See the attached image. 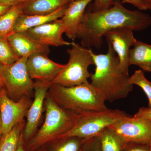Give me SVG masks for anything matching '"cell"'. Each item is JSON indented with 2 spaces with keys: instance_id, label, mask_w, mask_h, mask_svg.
Here are the masks:
<instances>
[{
  "instance_id": "cell-23",
  "label": "cell",
  "mask_w": 151,
  "mask_h": 151,
  "mask_svg": "<svg viewBox=\"0 0 151 151\" xmlns=\"http://www.w3.org/2000/svg\"><path fill=\"white\" fill-rule=\"evenodd\" d=\"M129 81L132 85H137L143 89L148 100V107L151 108V82L145 76L144 71L142 69L136 70L129 76Z\"/></svg>"
},
{
  "instance_id": "cell-37",
  "label": "cell",
  "mask_w": 151,
  "mask_h": 151,
  "mask_svg": "<svg viewBox=\"0 0 151 151\" xmlns=\"http://www.w3.org/2000/svg\"><path fill=\"white\" fill-rule=\"evenodd\" d=\"M4 87V86H0V93H1V91L2 89H3V87Z\"/></svg>"
},
{
  "instance_id": "cell-31",
  "label": "cell",
  "mask_w": 151,
  "mask_h": 151,
  "mask_svg": "<svg viewBox=\"0 0 151 151\" xmlns=\"http://www.w3.org/2000/svg\"><path fill=\"white\" fill-rule=\"evenodd\" d=\"M23 134H22L19 141L17 148L16 151H26L24 149L23 145Z\"/></svg>"
},
{
  "instance_id": "cell-24",
  "label": "cell",
  "mask_w": 151,
  "mask_h": 151,
  "mask_svg": "<svg viewBox=\"0 0 151 151\" xmlns=\"http://www.w3.org/2000/svg\"><path fill=\"white\" fill-rule=\"evenodd\" d=\"M86 139L76 137L60 139L62 142L60 143L54 151H80Z\"/></svg>"
},
{
  "instance_id": "cell-21",
  "label": "cell",
  "mask_w": 151,
  "mask_h": 151,
  "mask_svg": "<svg viewBox=\"0 0 151 151\" xmlns=\"http://www.w3.org/2000/svg\"><path fill=\"white\" fill-rule=\"evenodd\" d=\"M98 137L101 151H122L126 144L108 128L103 130Z\"/></svg>"
},
{
  "instance_id": "cell-26",
  "label": "cell",
  "mask_w": 151,
  "mask_h": 151,
  "mask_svg": "<svg viewBox=\"0 0 151 151\" xmlns=\"http://www.w3.org/2000/svg\"><path fill=\"white\" fill-rule=\"evenodd\" d=\"M122 151H151V143H126Z\"/></svg>"
},
{
  "instance_id": "cell-1",
  "label": "cell",
  "mask_w": 151,
  "mask_h": 151,
  "mask_svg": "<svg viewBox=\"0 0 151 151\" xmlns=\"http://www.w3.org/2000/svg\"><path fill=\"white\" fill-rule=\"evenodd\" d=\"M151 26V16L140 10L132 11L116 2L104 10L85 12L78 27L76 37L81 46L100 49L103 37L111 30L129 27L133 31L144 30Z\"/></svg>"
},
{
  "instance_id": "cell-11",
  "label": "cell",
  "mask_w": 151,
  "mask_h": 151,
  "mask_svg": "<svg viewBox=\"0 0 151 151\" xmlns=\"http://www.w3.org/2000/svg\"><path fill=\"white\" fill-rule=\"evenodd\" d=\"M133 31L129 27L118 28L107 32L104 36L119 57L122 69L127 74H129L130 47L134 46L137 40L134 36Z\"/></svg>"
},
{
  "instance_id": "cell-10",
  "label": "cell",
  "mask_w": 151,
  "mask_h": 151,
  "mask_svg": "<svg viewBox=\"0 0 151 151\" xmlns=\"http://www.w3.org/2000/svg\"><path fill=\"white\" fill-rule=\"evenodd\" d=\"M52 83L36 80L35 82V97L28 111L27 122L24 128V138L29 139L36 132L41 120L44 104L48 89Z\"/></svg>"
},
{
  "instance_id": "cell-34",
  "label": "cell",
  "mask_w": 151,
  "mask_h": 151,
  "mask_svg": "<svg viewBox=\"0 0 151 151\" xmlns=\"http://www.w3.org/2000/svg\"><path fill=\"white\" fill-rule=\"evenodd\" d=\"M1 126V113H0V140H1V136L2 135V134Z\"/></svg>"
},
{
  "instance_id": "cell-29",
  "label": "cell",
  "mask_w": 151,
  "mask_h": 151,
  "mask_svg": "<svg viewBox=\"0 0 151 151\" xmlns=\"http://www.w3.org/2000/svg\"><path fill=\"white\" fill-rule=\"evenodd\" d=\"M123 4H129L134 6L140 11H146L148 10L147 7L139 0H122Z\"/></svg>"
},
{
  "instance_id": "cell-2",
  "label": "cell",
  "mask_w": 151,
  "mask_h": 151,
  "mask_svg": "<svg viewBox=\"0 0 151 151\" xmlns=\"http://www.w3.org/2000/svg\"><path fill=\"white\" fill-rule=\"evenodd\" d=\"M107 42V53L97 55L92 51L95 69L90 75V84L105 101L113 102L127 97L133 90V85L129 82V74L120 66L119 57L112 45Z\"/></svg>"
},
{
  "instance_id": "cell-27",
  "label": "cell",
  "mask_w": 151,
  "mask_h": 151,
  "mask_svg": "<svg viewBox=\"0 0 151 151\" xmlns=\"http://www.w3.org/2000/svg\"><path fill=\"white\" fill-rule=\"evenodd\" d=\"M91 11L92 12H97L104 10L111 7L114 4L113 0H93Z\"/></svg>"
},
{
  "instance_id": "cell-9",
  "label": "cell",
  "mask_w": 151,
  "mask_h": 151,
  "mask_svg": "<svg viewBox=\"0 0 151 151\" xmlns=\"http://www.w3.org/2000/svg\"><path fill=\"white\" fill-rule=\"evenodd\" d=\"M32 103L30 96H24L15 102L9 98L4 89H2L0 93L2 134L9 133L17 124L24 120Z\"/></svg>"
},
{
  "instance_id": "cell-20",
  "label": "cell",
  "mask_w": 151,
  "mask_h": 151,
  "mask_svg": "<svg viewBox=\"0 0 151 151\" xmlns=\"http://www.w3.org/2000/svg\"><path fill=\"white\" fill-rule=\"evenodd\" d=\"M24 120L17 124L10 132L2 135L0 140V151H16L25 126Z\"/></svg>"
},
{
  "instance_id": "cell-13",
  "label": "cell",
  "mask_w": 151,
  "mask_h": 151,
  "mask_svg": "<svg viewBox=\"0 0 151 151\" xmlns=\"http://www.w3.org/2000/svg\"><path fill=\"white\" fill-rule=\"evenodd\" d=\"M24 32L34 40L44 45L55 47L71 45V42L63 38L65 28L61 19L30 29Z\"/></svg>"
},
{
  "instance_id": "cell-7",
  "label": "cell",
  "mask_w": 151,
  "mask_h": 151,
  "mask_svg": "<svg viewBox=\"0 0 151 151\" xmlns=\"http://www.w3.org/2000/svg\"><path fill=\"white\" fill-rule=\"evenodd\" d=\"M27 58H20L11 65H4L0 71L4 86L12 97L21 98L30 96L34 89L35 82L27 69Z\"/></svg>"
},
{
  "instance_id": "cell-18",
  "label": "cell",
  "mask_w": 151,
  "mask_h": 151,
  "mask_svg": "<svg viewBox=\"0 0 151 151\" xmlns=\"http://www.w3.org/2000/svg\"><path fill=\"white\" fill-rule=\"evenodd\" d=\"M133 47L129 53V65H137L151 73V45L137 40Z\"/></svg>"
},
{
  "instance_id": "cell-22",
  "label": "cell",
  "mask_w": 151,
  "mask_h": 151,
  "mask_svg": "<svg viewBox=\"0 0 151 151\" xmlns=\"http://www.w3.org/2000/svg\"><path fill=\"white\" fill-rule=\"evenodd\" d=\"M19 58L7 37L0 36V63L4 65H11L16 62Z\"/></svg>"
},
{
  "instance_id": "cell-19",
  "label": "cell",
  "mask_w": 151,
  "mask_h": 151,
  "mask_svg": "<svg viewBox=\"0 0 151 151\" xmlns=\"http://www.w3.org/2000/svg\"><path fill=\"white\" fill-rule=\"evenodd\" d=\"M22 13L21 8L19 4L11 7L0 15V36L7 37L14 32L17 19Z\"/></svg>"
},
{
  "instance_id": "cell-4",
  "label": "cell",
  "mask_w": 151,
  "mask_h": 151,
  "mask_svg": "<svg viewBox=\"0 0 151 151\" xmlns=\"http://www.w3.org/2000/svg\"><path fill=\"white\" fill-rule=\"evenodd\" d=\"M45 105L46 113L44 122L29 145L32 149L57 140L73 127L78 117L77 113L61 108L47 93Z\"/></svg>"
},
{
  "instance_id": "cell-8",
  "label": "cell",
  "mask_w": 151,
  "mask_h": 151,
  "mask_svg": "<svg viewBox=\"0 0 151 151\" xmlns=\"http://www.w3.org/2000/svg\"><path fill=\"white\" fill-rule=\"evenodd\" d=\"M125 143H151V121L130 116L109 126Z\"/></svg>"
},
{
  "instance_id": "cell-3",
  "label": "cell",
  "mask_w": 151,
  "mask_h": 151,
  "mask_svg": "<svg viewBox=\"0 0 151 151\" xmlns=\"http://www.w3.org/2000/svg\"><path fill=\"white\" fill-rule=\"evenodd\" d=\"M47 94L61 108L77 114L108 109L103 95L88 81L69 87L52 83Z\"/></svg>"
},
{
  "instance_id": "cell-30",
  "label": "cell",
  "mask_w": 151,
  "mask_h": 151,
  "mask_svg": "<svg viewBox=\"0 0 151 151\" xmlns=\"http://www.w3.org/2000/svg\"><path fill=\"white\" fill-rule=\"evenodd\" d=\"M25 0H0L1 5L13 6L19 4Z\"/></svg>"
},
{
  "instance_id": "cell-6",
  "label": "cell",
  "mask_w": 151,
  "mask_h": 151,
  "mask_svg": "<svg viewBox=\"0 0 151 151\" xmlns=\"http://www.w3.org/2000/svg\"><path fill=\"white\" fill-rule=\"evenodd\" d=\"M71 48L67 51L69 56L68 62L52 82V84L69 87L88 82L87 79L90 78L91 73L88 68L94 64L92 49L74 41L71 42Z\"/></svg>"
},
{
  "instance_id": "cell-28",
  "label": "cell",
  "mask_w": 151,
  "mask_h": 151,
  "mask_svg": "<svg viewBox=\"0 0 151 151\" xmlns=\"http://www.w3.org/2000/svg\"><path fill=\"white\" fill-rule=\"evenodd\" d=\"M134 117L151 121V108L141 107Z\"/></svg>"
},
{
  "instance_id": "cell-33",
  "label": "cell",
  "mask_w": 151,
  "mask_h": 151,
  "mask_svg": "<svg viewBox=\"0 0 151 151\" xmlns=\"http://www.w3.org/2000/svg\"><path fill=\"white\" fill-rule=\"evenodd\" d=\"M10 7V6H3L0 5V15L5 12L6 11L8 10Z\"/></svg>"
},
{
  "instance_id": "cell-25",
  "label": "cell",
  "mask_w": 151,
  "mask_h": 151,
  "mask_svg": "<svg viewBox=\"0 0 151 151\" xmlns=\"http://www.w3.org/2000/svg\"><path fill=\"white\" fill-rule=\"evenodd\" d=\"M82 151H101L99 137L86 139L82 147Z\"/></svg>"
},
{
  "instance_id": "cell-5",
  "label": "cell",
  "mask_w": 151,
  "mask_h": 151,
  "mask_svg": "<svg viewBox=\"0 0 151 151\" xmlns=\"http://www.w3.org/2000/svg\"><path fill=\"white\" fill-rule=\"evenodd\" d=\"M130 116L125 111L108 108L104 111L80 113L73 127L57 140L73 137L89 139L98 137L109 126Z\"/></svg>"
},
{
  "instance_id": "cell-36",
  "label": "cell",
  "mask_w": 151,
  "mask_h": 151,
  "mask_svg": "<svg viewBox=\"0 0 151 151\" xmlns=\"http://www.w3.org/2000/svg\"><path fill=\"white\" fill-rule=\"evenodd\" d=\"M3 66H4V65H3L2 64H1V63H0V71H1V70L2 68H3Z\"/></svg>"
},
{
  "instance_id": "cell-38",
  "label": "cell",
  "mask_w": 151,
  "mask_h": 151,
  "mask_svg": "<svg viewBox=\"0 0 151 151\" xmlns=\"http://www.w3.org/2000/svg\"><path fill=\"white\" fill-rule=\"evenodd\" d=\"M80 151H82V148H81V150H80Z\"/></svg>"
},
{
  "instance_id": "cell-32",
  "label": "cell",
  "mask_w": 151,
  "mask_h": 151,
  "mask_svg": "<svg viewBox=\"0 0 151 151\" xmlns=\"http://www.w3.org/2000/svg\"><path fill=\"white\" fill-rule=\"evenodd\" d=\"M139 1L142 2L143 4H145L147 7L148 9L151 10V0H139Z\"/></svg>"
},
{
  "instance_id": "cell-14",
  "label": "cell",
  "mask_w": 151,
  "mask_h": 151,
  "mask_svg": "<svg viewBox=\"0 0 151 151\" xmlns=\"http://www.w3.org/2000/svg\"><path fill=\"white\" fill-rule=\"evenodd\" d=\"M16 54L19 58H28L36 53L48 55L50 52L49 46L35 41L25 32H14L7 37Z\"/></svg>"
},
{
  "instance_id": "cell-15",
  "label": "cell",
  "mask_w": 151,
  "mask_h": 151,
  "mask_svg": "<svg viewBox=\"0 0 151 151\" xmlns=\"http://www.w3.org/2000/svg\"><path fill=\"white\" fill-rule=\"evenodd\" d=\"M93 0H75L69 3L61 19L65 28V33L74 41L87 5Z\"/></svg>"
},
{
  "instance_id": "cell-39",
  "label": "cell",
  "mask_w": 151,
  "mask_h": 151,
  "mask_svg": "<svg viewBox=\"0 0 151 151\" xmlns=\"http://www.w3.org/2000/svg\"><path fill=\"white\" fill-rule=\"evenodd\" d=\"M73 1H75V0H73Z\"/></svg>"
},
{
  "instance_id": "cell-12",
  "label": "cell",
  "mask_w": 151,
  "mask_h": 151,
  "mask_svg": "<svg viewBox=\"0 0 151 151\" xmlns=\"http://www.w3.org/2000/svg\"><path fill=\"white\" fill-rule=\"evenodd\" d=\"M26 65L32 79L51 83L65 66L54 62L42 53H35L29 57Z\"/></svg>"
},
{
  "instance_id": "cell-35",
  "label": "cell",
  "mask_w": 151,
  "mask_h": 151,
  "mask_svg": "<svg viewBox=\"0 0 151 151\" xmlns=\"http://www.w3.org/2000/svg\"><path fill=\"white\" fill-rule=\"evenodd\" d=\"M0 86H4V84H3L2 81L1 80V76H0Z\"/></svg>"
},
{
  "instance_id": "cell-16",
  "label": "cell",
  "mask_w": 151,
  "mask_h": 151,
  "mask_svg": "<svg viewBox=\"0 0 151 151\" xmlns=\"http://www.w3.org/2000/svg\"><path fill=\"white\" fill-rule=\"evenodd\" d=\"M68 5L48 14L28 15L21 14L15 24L14 32H24L30 29L61 18L64 14Z\"/></svg>"
},
{
  "instance_id": "cell-17",
  "label": "cell",
  "mask_w": 151,
  "mask_h": 151,
  "mask_svg": "<svg viewBox=\"0 0 151 151\" xmlns=\"http://www.w3.org/2000/svg\"><path fill=\"white\" fill-rule=\"evenodd\" d=\"M73 0H25L19 4L24 14L46 15L68 5Z\"/></svg>"
}]
</instances>
